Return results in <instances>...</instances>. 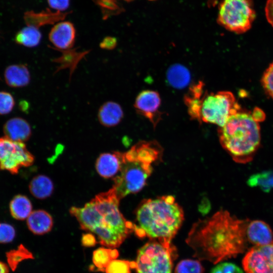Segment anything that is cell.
Wrapping results in <instances>:
<instances>
[{"label": "cell", "mask_w": 273, "mask_h": 273, "mask_svg": "<svg viewBox=\"0 0 273 273\" xmlns=\"http://www.w3.org/2000/svg\"><path fill=\"white\" fill-rule=\"evenodd\" d=\"M66 13L57 11L52 13L48 11L36 13L33 11H28L24 14V20L27 26H31L36 28L41 26L53 24L64 19Z\"/></svg>", "instance_id": "19"}, {"label": "cell", "mask_w": 273, "mask_h": 273, "mask_svg": "<svg viewBox=\"0 0 273 273\" xmlns=\"http://www.w3.org/2000/svg\"><path fill=\"white\" fill-rule=\"evenodd\" d=\"M265 14L267 22L273 27V0H267L265 6Z\"/></svg>", "instance_id": "34"}, {"label": "cell", "mask_w": 273, "mask_h": 273, "mask_svg": "<svg viewBox=\"0 0 273 273\" xmlns=\"http://www.w3.org/2000/svg\"><path fill=\"white\" fill-rule=\"evenodd\" d=\"M124 159V153H102L97 159L96 169L98 174L104 178L114 177L119 173Z\"/></svg>", "instance_id": "13"}, {"label": "cell", "mask_w": 273, "mask_h": 273, "mask_svg": "<svg viewBox=\"0 0 273 273\" xmlns=\"http://www.w3.org/2000/svg\"><path fill=\"white\" fill-rule=\"evenodd\" d=\"M247 241L253 246H262L273 241V233L265 222L260 220H249L246 229Z\"/></svg>", "instance_id": "14"}, {"label": "cell", "mask_w": 273, "mask_h": 273, "mask_svg": "<svg viewBox=\"0 0 273 273\" xmlns=\"http://www.w3.org/2000/svg\"><path fill=\"white\" fill-rule=\"evenodd\" d=\"M123 117L121 106L113 101L104 103L99 108L98 117L100 123L105 127H112L119 124Z\"/></svg>", "instance_id": "17"}, {"label": "cell", "mask_w": 273, "mask_h": 273, "mask_svg": "<svg viewBox=\"0 0 273 273\" xmlns=\"http://www.w3.org/2000/svg\"><path fill=\"white\" fill-rule=\"evenodd\" d=\"M3 131L5 136L16 142L27 141L31 134V129L29 123L21 117H13L4 124Z\"/></svg>", "instance_id": "15"}, {"label": "cell", "mask_w": 273, "mask_h": 273, "mask_svg": "<svg viewBox=\"0 0 273 273\" xmlns=\"http://www.w3.org/2000/svg\"><path fill=\"white\" fill-rule=\"evenodd\" d=\"M117 44L116 38L111 36L105 37L100 43V47L105 50H112L114 49Z\"/></svg>", "instance_id": "33"}, {"label": "cell", "mask_w": 273, "mask_h": 273, "mask_svg": "<svg viewBox=\"0 0 273 273\" xmlns=\"http://www.w3.org/2000/svg\"><path fill=\"white\" fill-rule=\"evenodd\" d=\"M15 236V230L13 226L6 223H0V243L12 241Z\"/></svg>", "instance_id": "30"}, {"label": "cell", "mask_w": 273, "mask_h": 273, "mask_svg": "<svg viewBox=\"0 0 273 273\" xmlns=\"http://www.w3.org/2000/svg\"><path fill=\"white\" fill-rule=\"evenodd\" d=\"M161 153V148L155 141H141L124 153L121 170L113 178V188L120 199L143 188Z\"/></svg>", "instance_id": "4"}, {"label": "cell", "mask_w": 273, "mask_h": 273, "mask_svg": "<svg viewBox=\"0 0 273 273\" xmlns=\"http://www.w3.org/2000/svg\"><path fill=\"white\" fill-rule=\"evenodd\" d=\"M29 189L31 194L39 199H44L51 196L54 191V184L48 176L38 175L31 180Z\"/></svg>", "instance_id": "20"}, {"label": "cell", "mask_w": 273, "mask_h": 273, "mask_svg": "<svg viewBox=\"0 0 273 273\" xmlns=\"http://www.w3.org/2000/svg\"><path fill=\"white\" fill-rule=\"evenodd\" d=\"M211 273H243L236 264L231 262H222L215 266Z\"/></svg>", "instance_id": "31"}, {"label": "cell", "mask_w": 273, "mask_h": 273, "mask_svg": "<svg viewBox=\"0 0 273 273\" xmlns=\"http://www.w3.org/2000/svg\"><path fill=\"white\" fill-rule=\"evenodd\" d=\"M27 224L31 232L43 235L50 232L53 225L51 215L43 210H36L31 212L27 218Z\"/></svg>", "instance_id": "18"}, {"label": "cell", "mask_w": 273, "mask_h": 273, "mask_svg": "<svg viewBox=\"0 0 273 273\" xmlns=\"http://www.w3.org/2000/svg\"><path fill=\"white\" fill-rule=\"evenodd\" d=\"M218 134L222 147L238 163L250 161L260 146V126L248 112L239 111L231 116Z\"/></svg>", "instance_id": "5"}, {"label": "cell", "mask_w": 273, "mask_h": 273, "mask_svg": "<svg viewBox=\"0 0 273 273\" xmlns=\"http://www.w3.org/2000/svg\"><path fill=\"white\" fill-rule=\"evenodd\" d=\"M6 83L12 87L27 86L30 81V74L26 65L13 64L8 66L4 72Z\"/></svg>", "instance_id": "16"}, {"label": "cell", "mask_w": 273, "mask_h": 273, "mask_svg": "<svg viewBox=\"0 0 273 273\" xmlns=\"http://www.w3.org/2000/svg\"><path fill=\"white\" fill-rule=\"evenodd\" d=\"M41 37V33L38 28L27 26L16 33L14 41L18 44L33 48L39 44Z\"/></svg>", "instance_id": "22"}, {"label": "cell", "mask_w": 273, "mask_h": 273, "mask_svg": "<svg viewBox=\"0 0 273 273\" xmlns=\"http://www.w3.org/2000/svg\"><path fill=\"white\" fill-rule=\"evenodd\" d=\"M249 220L239 219L228 211L220 210L194 223L186 242L194 250L195 257L217 264L245 252Z\"/></svg>", "instance_id": "1"}, {"label": "cell", "mask_w": 273, "mask_h": 273, "mask_svg": "<svg viewBox=\"0 0 273 273\" xmlns=\"http://www.w3.org/2000/svg\"><path fill=\"white\" fill-rule=\"evenodd\" d=\"M135 262L126 260H112L105 269L106 273H130L131 268H135Z\"/></svg>", "instance_id": "27"}, {"label": "cell", "mask_w": 273, "mask_h": 273, "mask_svg": "<svg viewBox=\"0 0 273 273\" xmlns=\"http://www.w3.org/2000/svg\"><path fill=\"white\" fill-rule=\"evenodd\" d=\"M34 157L23 142L0 137V169L15 174L24 167L32 165Z\"/></svg>", "instance_id": "9"}, {"label": "cell", "mask_w": 273, "mask_h": 273, "mask_svg": "<svg viewBox=\"0 0 273 273\" xmlns=\"http://www.w3.org/2000/svg\"><path fill=\"white\" fill-rule=\"evenodd\" d=\"M120 199L114 188L101 193L82 207H72L71 214L82 229L95 234L100 243L111 249L118 247L134 232V223L121 213Z\"/></svg>", "instance_id": "2"}, {"label": "cell", "mask_w": 273, "mask_h": 273, "mask_svg": "<svg viewBox=\"0 0 273 273\" xmlns=\"http://www.w3.org/2000/svg\"><path fill=\"white\" fill-rule=\"evenodd\" d=\"M75 36L74 25L69 21H61L52 28L49 38L56 48L60 51H66L73 47Z\"/></svg>", "instance_id": "12"}, {"label": "cell", "mask_w": 273, "mask_h": 273, "mask_svg": "<svg viewBox=\"0 0 273 273\" xmlns=\"http://www.w3.org/2000/svg\"><path fill=\"white\" fill-rule=\"evenodd\" d=\"M176 256L175 248H167L157 241H150L138 250L135 268L137 273H172Z\"/></svg>", "instance_id": "8"}, {"label": "cell", "mask_w": 273, "mask_h": 273, "mask_svg": "<svg viewBox=\"0 0 273 273\" xmlns=\"http://www.w3.org/2000/svg\"><path fill=\"white\" fill-rule=\"evenodd\" d=\"M82 241L83 244L86 246H92L95 244L96 242L94 236L89 234L83 235Z\"/></svg>", "instance_id": "35"}, {"label": "cell", "mask_w": 273, "mask_h": 273, "mask_svg": "<svg viewBox=\"0 0 273 273\" xmlns=\"http://www.w3.org/2000/svg\"><path fill=\"white\" fill-rule=\"evenodd\" d=\"M242 264L246 273H273V241L249 249Z\"/></svg>", "instance_id": "10"}, {"label": "cell", "mask_w": 273, "mask_h": 273, "mask_svg": "<svg viewBox=\"0 0 273 273\" xmlns=\"http://www.w3.org/2000/svg\"><path fill=\"white\" fill-rule=\"evenodd\" d=\"M15 100L9 93L0 91V115L10 113L15 106Z\"/></svg>", "instance_id": "29"}, {"label": "cell", "mask_w": 273, "mask_h": 273, "mask_svg": "<svg viewBox=\"0 0 273 273\" xmlns=\"http://www.w3.org/2000/svg\"><path fill=\"white\" fill-rule=\"evenodd\" d=\"M123 1L129 2H131V1H132L133 0H123Z\"/></svg>", "instance_id": "37"}, {"label": "cell", "mask_w": 273, "mask_h": 273, "mask_svg": "<svg viewBox=\"0 0 273 273\" xmlns=\"http://www.w3.org/2000/svg\"><path fill=\"white\" fill-rule=\"evenodd\" d=\"M167 78L169 83L172 86L181 88L186 87L189 83L190 74L184 66L175 64L168 69Z\"/></svg>", "instance_id": "23"}, {"label": "cell", "mask_w": 273, "mask_h": 273, "mask_svg": "<svg viewBox=\"0 0 273 273\" xmlns=\"http://www.w3.org/2000/svg\"><path fill=\"white\" fill-rule=\"evenodd\" d=\"M32 206L30 200L25 196H15L10 203L11 215L16 219L24 220L31 213Z\"/></svg>", "instance_id": "21"}, {"label": "cell", "mask_w": 273, "mask_h": 273, "mask_svg": "<svg viewBox=\"0 0 273 273\" xmlns=\"http://www.w3.org/2000/svg\"><path fill=\"white\" fill-rule=\"evenodd\" d=\"M255 18L253 0H223L219 5L217 22L229 31L242 34L251 28Z\"/></svg>", "instance_id": "7"}, {"label": "cell", "mask_w": 273, "mask_h": 273, "mask_svg": "<svg viewBox=\"0 0 273 273\" xmlns=\"http://www.w3.org/2000/svg\"><path fill=\"white\" fill-rule=\"evenodd\" d=\"M261 83L266 94L273 99V62L264 72Z\"/></svg>", "instance_id": "28"}, {"label": "cell", "mask_w": 273, "mask_h": 273, "mask_svg": "<svg viewBox=\"0 0 273 273\" xmlns=\"http://www.w3.org/2000/svg\"><path fill=\"white\" fill-rule=\"evenodd\" d=\"M160 104L161 99L157 92L145 90L138 95L134 107L136 111L147 118L155 127L161 119Z\"/></svg>", "instance_id": "11"}, {"label": "cell", "mask_w": 273, "mask_h": 273, "mask_svg": "<svg viewBox=\"0 0 273 273\" xmlns=\"http://www.w3.org/2000/svg\"><path fill=\"white\" fill-rule=\"evenodd\" d=\"M203 271L204 268L199 261L188 259L177 263L174 273H203Z\"/></svg>", "instance_id": "26"}, {"label": "cell", "mask_w": 273, "mask_h": 273, "mask_svg": "<svg viewBox=\"0 0 273 273\" xmlns=\"http://www.w3.org/2000/svg\"><path fill=\"white\" fill-rule=\"evenodd\" d=\"M134 232L139 237H147L167 248L175 247L171 241L184 219L182 208L172 196L144 200L136 209Z\"/></svg>", "instance_id": "3"}, {"label": "cell", "mask_w": 273, "mask_h": 273, "mask_svg": "<svg viewBox=\"0 0 273 273\" xmlns=\"http://www.w3.org/2000/svg\"><path fill=\"white\" fill-rule=\"evenodd\" d=\"M49 6L59 12L66 10L69 7L70 0H47Z\"/></svg>", "instance_id": "32"}, {"label": "cell", "mask_w": 273, "mask_h": 273, "mask_svg": "<svg viewBox=\"0 0 273 273\" xmlns=\"http://www.w3.org/2000/svg\"><path fill=\"white\" fill-rule=\"evenodd\" d=\"M247 183L250 187H258L265 192H269L273 188V171L254 174L250 176Z\"/></svg>", "instance_id": "24"}, {"label": "cell", "mask_w": 273, "mask_h": 273, "mask_svg": "<svg viewBox=\"0 0 273 273\" xmlns=\"http://www.w3.org/2000/svg\"><path fill=\"white\" fill-rule=\"evenodd\" d=\"M118 255V252L116 249L100 248L94 252L93 262L98 268L106 269L109 263L115 259Z\"/></svg>", "instance_id": "25"}, {"label": "cell", "mask_w": 273, "mask_h": 273, "mask_svg": "<svg viewBox=\"0 0 273 273\" xmlns=\"http://www.w3.org/2000/svg\"><path fill=\"white\" fill-rule=\"evenodd\" d=\"M240 111L233 94L229 91L208 93L205 91L200 100L197 120L222 127L229 118Z\"/></svg>", "instance_id": "6"}, {"label": "cell", "mask_w": 273, "mask_h": 273, "mask_svg": "<svg viewBox=\"0 0 273 273\" xmlns=\"http://www.w3.org/2000/svg\"><path fill=\"white\" fill-rule=\"evenodd\" d=\"M9 272V268L7 266V265L0 261V273H8Z\"/></svg>", "instance_id": "36"}]
</instances>
